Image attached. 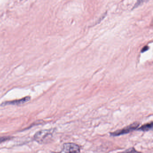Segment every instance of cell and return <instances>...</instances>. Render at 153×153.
I'll use <instances>...</instances> for the list:
<instances>
[{"label":"cell","instance_id":"obj_8","mask_svg":"<svg viewBox=\"0 0 153 153\" xmlns=\"http://www.w3.org/2000/svg\"><path fill=\"white\" fill-rule=\"evenodd\" d=\"M149 47L148 46H145L143 49L142 50V52H144L146 51L147 50H148Z\"/></svg>","mask_w":153,"mask_h":153},{"label":"cell","instance_id":"obj_7","mask_svg":"<svg viewBox=\"0 0 153 153\" xmlns=\"http://www.w3.org/2000/svg\"><path fill=\"white\" fill-rule=\"evenodd\" d=\"M12 138L11 137H0V143L5 142L7 140H10Z\"/></svg>","mask_w":153,"mask_h":153},{"label":"cell","instance_id":"obj_1","mask_svg":"<svg viewBox=\"0 0 153 153\" xmlns=\"http://www.w3.org/2000/svg\"><path fill=\"white\" fill-rule=\"evenodd\" d=\"M52 136L51 130H41L35 134L33 139L39 144H46L51 140Z\"/></svg>","mask_w":153,"mask_h":153},{"label":"cell","instance_id":"obj_4","mask_svg":"<svg viewBox=\"0 0 153 153\" xmlns=\"http://www.w3.org/2000/svg\"><path fill=\"white\" fill-rule=\"evenodd\" d=\"M31 99V97L30 96L26 97L21 99L18 100H13L11 101H7L4 102L1 104V105H20L24 104L25 103L27 102L28 101H30Z\"/></svg>","mask_w":153,"mask_h":153},{"label":"cell","instance_id":"obj_3","mask_svg":"<svg viewBox=\"0 0 153 153\" xmlns=\"http://www.w3.org/2000/svg\"><path fill=\"white\" fill-rule=\"evenodd\" d=\"M80 147L73 143H64L61 151L59 152H53L52 153H79Z\"/></svg>","mask_w":153,"mask_h":153},{"label":"cell","instance_id":"obj_5","mask_svg":"<svg viewBox=\"0 0 153 153\" xmlns=\"http://www.w3.org/2000/svg\"><path fill=\"white\" fill-rule=\"evenodd\" d=\"M153 123L152 122L150 123H148L142 125L140 128L138 129V130L143 131H147L152 129L153 128Z\"/></svg>","mask_w":153,"mask_h":153},{"label":"cell","instance_id":"obj_2","mask_svg":"<svg viewBox=\"0 0 153 153\" xmlns=\"http://www.w3.org/2000/svg\"><path fill=\"white\" fill-rule=\"evenodd\" d=\"M139 123L138 122H134V123L131 124L130 125L121 129L118 130L114 132H111L110 133V135L112 137H117V136H121L123 134H127L130 133L131 131H133L137 128L139 126Z\"/></svg>","mask_w":153,"mask_h":153},{"label":"cell","instance_id":"obj_6","mask_svg":"<svg viewBox=\"0 0 153 153\" xmlns=\"http://www.w3.org/2000/svg\"><path fill=\"white\" fill-rule=\"evenodd\" d=\"M118 153H143L142 152H139L137 151L134 148L131 147L130 148L127 149L125 151H123V152H119Z\"/></svg>","mask_w":153,"mask_h":153}]
</instances>
